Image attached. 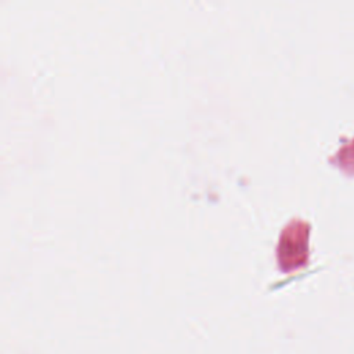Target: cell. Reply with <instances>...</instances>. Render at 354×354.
I'll return each instance as SVG.
<instances>
[]
</instances>
